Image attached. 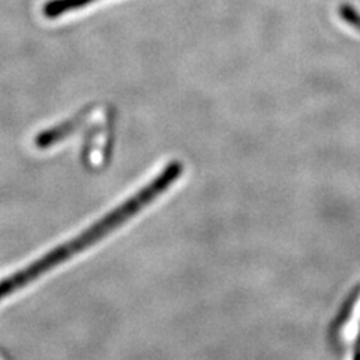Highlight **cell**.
<instances>
[{
  "instance_id": "obj_1",
  "label": "cell",
  "mask_w": 360,
  "mask_h": 360,
  "mask_svg": "<svg viewBox=\"0 0 360 360\" xmlns=\"http://www.w3.org/2000/svg\"><path fill=\"white\" fill-rule=\"evenodd\" d=\"M182 173L184 167L180 162L168 164L164 168V172L158 177H155L148 186L140 189L134 197L127 200L122 206L110 212L108 215H105L103 219H99L96 224L92 225V227H89L70 242L54 248L53 251L42 255L37 262L30 263L27 267L21 269L14 275H9L8 278L0 281V302L6 299L8 296L14 295V292L21 290L22 287L29 285L35 279L41 278L45 272H50L54 267L60 266L66 260H70V258L98 243L101 239H104L105 236L119 229L120 225L134 218V215H137L140 210L148 207L153 200L164 194L165 191L176 182L179 176H182Z\"/></svg>"
},
{
  "instance_id": "obj_2",
  "label": "cell",
  "mask_w": 360,
  "mask_h": 360,
  "mask_svg": "<svg viewBox=\"0 0 360 360\" xmlns=\"http://www.w3.org/2000/svg\"><path fill=\"white\" fill-rule=\"evenodd\" d=\"M90 2H95V0H53V2L44 6V15L49 18L59 17L68 13V11L86 6Z\"/></svg>"
}]
</instances>
